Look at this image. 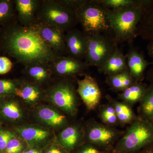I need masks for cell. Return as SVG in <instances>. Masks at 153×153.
I'll use <instances>...</instances> for the list:
<instances>
[{"instance_id":"40","label":"cell","mask_w":153,"mask_h":153,"mask_svg":"<svg viewBox=\"0 0 153 153\" xmlns=\"http://www.w3.org/2000/svg\"><path fill=\"white\" fill-rule=\"evenodd\" d=\"M1 27H0V31H1Z\"/></svg>"},{"instance_id":"24","label":"cell","mask_w":153,"mask_h":153,"mask_svg":"<svg viewBox=\"0 0 153 153\" xmlns=\"http://www.w3.org/2000/svg\"><path fill=\"white\" fill-rule=\"evenodd\" d=\"M18 132L23 139L30 142H40L46 140L49 136L48 131L38 128H22Z\"/></svg>"},{"instance_id":"3","label":"cell","mask_w":153,"mask_h":153,"mask_svg":"<svg viewBox=\"0 0 153 153\" xmlns=\"http://www.w3.org/2000/svg\"><path fill=\"white\" fill-rule=\"evenodd\" d=\"M153 143V122L137 117L115 145L111 153H138Z\"/></svg>"},{"instance_id":"39","label":"cell","mask_w":153,"mask_h":153,"mask_svg":"<svg viewBox=\"0 0 153 153\" xmlns=\"http://www.w3.org/2000/svg\"><path fill=\"white\" fill-rule=\"evenodd\" d=\"M22 153H41L40 151L35 149H31L29 150L26 151Z\"/></svg>"},{"instance_id":"19","label":"cell","mask_w":153,"mask_h":153,"mask_svg":"<svg viewBox=\"0 0 153 153\" xmlns=\"http://www.w3.org/2000/svg\"><path fill=\"white\" fill-rule=\"evenodd\" d=\"M24 73L38 84L47 82L53 74L50 64H38L25 67Z\"/></svg>"},{"instance_id":"7","label":"cell","mask_w":153,"mask_h":153,"mask_svg":"<svg viewBox=\"0 0 153 153\" xmlns=\"http://www.w3.org/2000/svg\"><path fill=\"white\" fill-rule=\"evenodd\" d=\"M124 133L113 126L95 121L91 122L88 126L86 138L88 143L105 152L109 153Z\"/></svg>"},{"instance_id":"6","label":"cell","mask_w":153,"mask_h":153,"mask_svg":"<svg viewBox=\"0 0 153 153\" xmlns=\"http://www.w3.org/2000/svg\"><path fill=\"white\" fill-rule=\"evenodd\" d=\"M87 49L84 59L89 66L100 68L114 51L117 45L107 34L86 36Z\"/></svg>"},{"instance_id":"14","label":"cell","mask_w":153,"mask_h":153,"mask_svg":"<svg viewBox=\"0 0 153 153\" xmlns=\"http://www.w3.org/2000/svg\"><path fill=\"white\" fill-rule=\"evenodd\" d=\"M126 57L130 74L136 82H141L144 77L146 69L153 62H148L141 52L134 48L130 49Z\"/></svg>"},{"instance_id":"21","label":"cell","mask_w":153,"mask_h":153,"mask_svg":"<svg viewBox=\"0 0 153 153\" xmlns=\"http://www.w3.org/2000/svg\"><path fill=\"white\" fill-rule=\"evenodd\" d=\"M135 82H137L134 80L128 70L106 77L107 83L116 91H123Z\"/></svg>"},{"instance_id":"16","label":"cell","mask_w":153,"mask_h":153,"mask_svg":"<svg viewBox=\"0 0 153 153\" xmlns=\"http://www.w3.org/2000/svg\"><path fill=\"white\" fill-rule=\"evenodd\" d=\"M137 33L144 40H153V0H148L145 6Z\"/></svg>"},{"instance_id":"28","label":"cell","mask_w":153,"mask_h":153,"mask_svg":"<svg viewBox=\"0 0 153 153\" xmlns=\"http://www.w3.org/2000/svg\"><path fill=\"white\" fill-rule=\"evenodd\" d=\"M99 115L103 123L107 125L114 127L119 122L114 108L110 104L101 106Z\"/></svg>"},{"instance_id":"20","label":"cell","mask_w":153,"mask_h":153,"mask_svg":"<svg viewBox=\"0 0 153 153\" xmlns=\"http://www.w3.org/2000/svg\"><path fill=\"white\" fill-rule=\"evenodd\" d=\"M42 92L38 84L31 82H25L20 84L17 88L16 95L29 103H33L41 98Z\"/></svg>"},{"instance_id":"10","label":"cell","mask_w":153,"mask_h":153,"mask_svg":"<svg viewBox=\"0 0 153 153\" xmlns=\"http://www.w3.org/2000/svg\"><path fill=\"white\" fill-rule=\"evenodd\" d=\"M53 74L66 77L82 74L89 66L85 61L69 55L58 57L50 64Z\"/></svg>"},{"instance_id":"22","label":"cell","mask_w":153,"mask_h":153,"mask_svg":"<svg viewBox=\"0 0 153 153\" xmlns=\"http://www.w3.org/2000/svg\"><path fill=\"white\" fill-rule=\"evenodd\" d=\"M82 134L79 128L75 126H71L64 129L60 133L59 140L61 144L68 149H72L78 145Z\"/></svg>"},{"instance_id":"31","label":"cell","mask_w":153,"mask_h":153,"mask_svg":"<svg viewBox=\"0 0 153 153\" xmlns=\"http://www.w3.org/2000/svg\"><path fill=\"white\" fill-rule=\"evenodd\" d=\"M23 146L21 141L17 139H13L8 143L6 148L7 153H19L22 151Z\"/></svg>"},{"instance_id":"2","label":"cell","mask_w":153,"mask_h":153,"mask_svg":"<svg viewBox=\"0 0 153 153\" xmlns=\"http://www.w3.org/2000/svg\"><path fill=\"white\" fill-rule=\"evenodd\" d=\"M148 0L134 7L118 10H108L111 30L117 44L132 42L138 36L137 29Z\"/></svg>"},{"instance_id":"29","label":"cell","mask_w":153,"mask_h":153,"mask_svg":"<svg viewBox=\"0 0 153 153\" xmlns=\"http://www.w3.org/2000/svg\"><path fill=\"white\" fill-rule=\"evenodd\" d=\"M2 112L6 117L11 119H19L22 116L21 110L18 103L15 101L6 103L3 106Z\"/></svg>"},{"instance_id":"5","label":"cell","mask_w":153,"mask_h":153,"mask_svg":"<svg viewBox=\"0 0 153 153\" xmlns=\"http://www.w3.org/2000/svg\"><path fill=\"white\" fill-rule=\"evenodd\" d=\"M37 21L56 27L65 33L79 24L75 10L59 0H41Z\"/></svg>"},{"instance_id":"17","label":"cell","mask_w":153,"mask_h":153,"mask_svg":"<svg viewBox=\"0 0 153 153\" xmlns=\"http://www.w3.org/2000/svg\"><path fill=\"white\" fill-rule=\"evenodd\" d=\"M147 87V85L142 82H135L120 94L118 98L131 107L141 101Z\"/></svg>"},{"instance_id":"30","label":"cell","mask_w":153,"mask_h":153,"mask_svg":"<svg viewBox=\"0 0 153 153\" xmlns=\"http://www.w3.org/2000/svg\"><path fill=\"white\" fill-rule=\"evenodd\" d=\"M20 86V83L16 81L0 79V95L16 94L17 88Z\"/></svg>"},{"instance_id":"25","label":"cell","mask_w":153,"mask_h":153,"mask_svg":"<svg viewBox=\"0 0 153 153\" xmlns=\"http://www.w3.org/2000/svg\"><path fill=\"white\" fill-rule=\"evenodd\" d=\"M38 114L41 120L52 126H60L66 121L65 116L48 108L40 109Z\"/></svg>"},{"instance_id":"36","label":"cell","mask_w":153,"mask_h":153,"mask_svg":"<svg viewBox=\"0 0 153 153\" xmlns=\"http://www.w3.org/2000/svg\"><path fill=\"white\" fill-rule=\"evenodd\" d=\"M147 50L149 56L153 59V40L150 41L148 44Z\"/></svg>"},{"instance_id":"12","label":"cell","mask_w":153,"mask_h":153,"mask_svg":"<svg viewBox=\"0 0 153 153\" xmlns=\"http://www.w3.org/2000/svg\"><path fill=\"white\" fill-rule=\"evenodd\" d=\"M41 0H13L17 22L29 27L37 22V15Z\"/></svg>"},{"instance_id":"8","label":"cell","mask_w":153,"mask_h":153,"mask_svg":"<svg viewBox=\"0 0 153 153\" xmlns=\"http://www.w3.org/2000/svg\"><path fill=\"white\" fill-rule=\"evenodd\" d=\"M51 101L69 114H75L76 111V96L73 84L68 79H63L53 85L48 91Z\"/></svg>"},{"instance_id":"33","label":"cell","mask_w":153,"mask_h":153,"mask_svg":"<svg viewBox=\"0 0 153 153\" xmlns=\"http://www.w3.org/2000/svg\"><path fill=\"white\" fill-rule=\"evenodd\" d=\"M13 63L8 57L0 56V74H7L13 68Z\"/></svg>"},{"instance_id":"26","label":"cell","mask_w":153,"mask_h":153,"mask_svg":"<svg viewBox=\"0 0 153 153\" xmlns=\"http://www.w3.org/2000/svg\"><path fill=\"white\" fill-rule=\"evenodd\" d=\"M16 19L13 1L0 0V27L8 24Z\"/></svg>"},{"instance_id":"35","label":"cell","mask_w":153,"mask_h":153,"mask_svg":"<svg viewBox=\"0 0 153 153\" xmlns=\"http://www.w3.org/2000/svg\"><path fill=\"white\" fill-rule=\"evenodd\" d=\"M152 66L148 70L146 74V78L150 82V85L153 86V64Z\"/></svg>"},{"instance_id":"18","label":"cell","mask_w":153,"mask_h":153,"mask_svg":"<svg viewBox=\"0 0 153 153\" xmlns=\"http://www.w3.org/2000/svg\"><path fill=\"white\" fill-rule=\"evenodd\" d=\"M106 98L109 104L114 108L119 122L122 124H131L137 117L131 107L128 105L123 102L117 101L109 95H106Z\"/></svg>"},{"instance_id":"11","label":"cell","mask_w":153,"mask_h":153,"mask_svg":"<svg viewBox=\"0 0 153 153\" xmlns=\"http://www.w3.org/2000/svg\"><path fill=\"white\" fill-rule=\"evenodd\" d=\"M76 90L88 109L91 110L99 104L101 92L98 83L92 76L85 75L83 79L77 81Z\"/></svg>"},{"instance_id":"37","label":"cell","mask_w":153,"mask_h":153,"mask_svg":"<svg viewBox=\"0 0 153 153\" xmlns=\"http://www.w3.org/2000/svg\"><path fill=\"white\" fill-rule=\"evenodd\" d=\"M138 153H153V143L144 148Z\"/></svg>"},{"instance_id":"27","label":"cell","mask_w":153,"mask_h":153,"mask_svg":"<svg viewBox=\"0 0 153 153\" xmlns=\"http://www.w3.org/2000/svg\"><path fill=\"white\" fill-rule=\"evenodd\" d=\"M143 0H95L100 6L108 10H114L131 7L140 4Z\"/></svg>"},{"instance_id":"9","label":"cell","mask_w":153,"mask_h":153,"mask_svg":"<svg viewBox=\"0 0 153 153\" xmlns=\"http://www.w3.org/2000/svg\"><path fill=\"white\" fill-rule=\"evenodd\" d=\"M43 40L54 51L62 56L68 55L65 32L59 28L37 21L34 25Z\"/></svg>"},{"instance_id":"34","label":"cell","mask_w":153,"mask_h":153,"mask_svg":"<svg viewBox=\"0 0 153 153\" xmlns=\"http://www.w3.org/2000/svg\"><path fill=\"white\" fill-rule=\"evenodd\" d=\"M77 153H108L105 152L94 145L88 143L79 149Z\"/></svg>"},{"instance_id":"4","label":"cell","mask_w":153,"mask_h":153,"mask_svg":"<svg viewBox=\"0 0 153 153\" xmlns=\"http://www.w3.org/2000/svg\"><path fill=\"white\" fill-rule=\"evenodd\" d=\"M74 10L85 36L107 34L111 31L108 17V10L95 0H79Z\"/></svg>"},{"instance_id":"38","label":"cell","mask_w":153,"mask_h":153,"mask_svg":"<svg viewBox=\"0 0 153 153\" xmlns=\"http://www.w3.org/2000/svg\"><path fill=\"white\" fill-rule=\"evenodd\" d=\"M46 153H62V152L57 148H51Z\"/></svg>"},{"instance_id":"32","label":"cell","mask_w":153,"mask_h":153,"mask_svg":"<svg viewBox=\"0 0 153 153\" xmlns=\"http://www.w3.org/2000/svg\"><path fill=\"white\" fill-rule=\"evenodd\" d=\"M14 137V134L8 131H0V150L5 149L8 143Z\"/></svg>"},{"instance_id":"15","label":"cell","mask_w":153,"mask_h":153,"mask_svg":"<svg viewBox=\"0 0 153 153\" xmlns=\"http://www.w3.org/2000/svg\"><path fill=\"white\" fill-rule=\"evenodd\" d=\"M98 70L107 76L128 70L126 57L117 47L103 65L98 68Z\"/></svg>"},{"instance_id":"23","label":"cell","mask_w":153,"mask_h":153,"mask_svg":"<svg viewBox=\"0 0 153 153\" xmlns=\"http://www.w3.org/2000/svg\"><path fill=\"white\" fill-rule=\"evenodd\" d=\"M140 117L153 122V86H148L146 91L140 102Z\"/></svg>"},{"instance_id":"13","label":"cell","mask_w":153,"mask_h":153,"mask_svg":"<svg viewBox=\"0 0 153 153\" xmlns=\"http://www.w3.org/2000/svg\"><path fill=\"white\" fill-rule=\"evenodd\" d=\"M65 42L68 55L82 60L87 49V37L83 32L74 28L65 33Z\"/></svg>"},{"instance_id":"41","label":"cell","mask_w":153,"mask_h":153,"mask_svg":"<svg viewBox=\"0 0 153 153\" xmlns=\"http://www.w3.org/2000/svg\"></svg>"},{"instance_id":"1","label":"cell","mask_w":153,"mask_h":153,"mask_svg":"<svg viewBox=\"0 0 153 153\" xmlns=\"http://www.w3.org/2000/svg\"><path fill=\"white\" fill-rule=\"evenodd\" d=\"M0 50L25 67L50 64L62 56L45 42L34 25L24 27L16 19L1 27Z\"/></svg>"}]
</instances>
